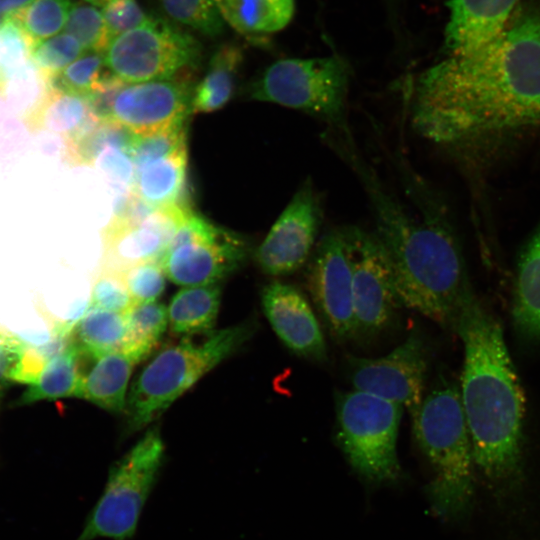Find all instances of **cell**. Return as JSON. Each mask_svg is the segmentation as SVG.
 Returning a JSON list of instances; mask_svg holds the SVG:
<instances>
[{
    "instance_id": "obj_1",
    "label": "cell",
    "mask_w": 540,
    "mask_h": 540,
    "mask_svg": "<svg viewBox=\"0 0 540 540\" xmlns=\"http://www.w3.org/2000/svg\"><path fill=\"white\" fill-rule=\"evenodd\" d=\"M410 102L415 130L454 150L540 130V0H520L491 41L423 71Z\"/></svg>"
},
{
    "instance_id": "obj_2",
    "label": "cell",
    "mask_w": 540,
    "mask_h": 540,
    "mask_svg": "<svg viewBox=\"0 0 540 540\" xmlns=\"http://www.w3.org/2000/svg\"><path fill=\"white\" fill-rule=\"evenodd\" d=\"M329 146L355 172L369 199L374 234L390 262L402 306L454 329L472 293L464 259L444 206L417 179L409 180L418 213L409 212L363 159L352 137H336Z\"/></svg>"
},
{
    "instance_id": "obj_3",
    "label": "cell",
    "mask_w": 540,
    "mask_h": 540,
    "mask_svg": "<svg viewBox=\"0 0 540 540\" xmlns=\"http://www.w3.org/2000/svg\"><path fill=\"white\" fill-rule=\"evenodd\" d=\"M454 331L464 348L460 397L474 466L492 496L505 503L523 489L525 392L499 322L473 293Z\"/></svg>"
},
{
    "instance_id": "obj_4",
    "label": "cell",
    "mask_w": 540,
    "mask_h": 540,
    "mask_svg": "<svg viewBox=\"0 0 540 540\" xmlns=\"http://www.w3.org/2000/svg\"><path fill=\"white\" fill-rule=\"evenodd\" d=\"M412 431L430 469L425 493L433 511L447 522L465 521L474 503L475 466L459 388L454 383L441 380L425 395Z\"/></svg>"
},
{
    "instance_id": "obj_5",
    "label": "cell",
    "mask_w": 540,
    "mask_h": 540,
    "mask_svg": "<svg viewBox=\"0 0 540 540\" xmlns=\"http://www.w3.org/2000/svg\"><path fill=\"white\" fill-rule=\"evenodd\" d=\"M251 322L167 346L142 369L126 401V431L136 432L158 418L177 398L207 372L233 354L253 334Z\"/></svg>"
},
{
    "instance_id": "obj_6",
    "label": "cell",
    "mask_w": 540,
    "mask_h": 540,
    "mask_svg": "<svg viewBox=\"0 0 540 540\" xmlns=\"http://www.w3.org/2000/svg\"><path fill=\"white\" fill-rule=\"evenodd\" d=\"M349 82L350 69L339 56L287 58L268 66L249 86L248 95L305 112L328 129L346 131Z\"/></svg>"
},
{
    "instance_id": "obj_7",
    "label": "cell",
    "mask_w": 540,
    "mask_h": 540,
    "mask_svg": "<svg viewBox=\"0 0 540 540\" xmlns=\"http://www.w3.org/2000/svg\"><path fill=\"white\" fill-rule=\"evenodd\" d=\"M403 409L358 390L336 396L338 444L366 484H394L402 477L397 437Z\"/></svg>"
},
{
    "instance_id": "obj_8",
    "label": "cell",
    "mask_w": 540,
    "mask_h": 540,
    "mask_svg": "<svg viewBox=\"0 0 540 540\" xmlns=\"http://www.w3.org/2000/svg\"><path fill=\"white\" fill-rule=\"evenodd\" d=\"M165 446L151 429L109 469L102 495L77 540H130L142 509L159 477Z\"/></svg>"
},
{
    "instance_id": "obj_9",
    "label": "cell",
    "mask_w": 540,
    "mask_h": 540,
    "mask_svg": "<svg viewBox=\"0 0 540 540\" xmlns=\"http://www.w3.org/2000/svg\"><path fill=\"white\" fill-rule=\"evenodd\" d=\"M103 54L115 78L137 83L175 78L195 68L201 45L172 23L149 17L137 28L112 38Z\"/></svg>"
},
{
    "instance_id": "obj_10",
    "label": "cell",
    "mask_w": 540,
    "mask_h": 540,
    "mask_svg": "<svg viewBox=\"0 0 540 540\" xmlns=\"http://www.w3.org/2000/svg\"><path fill=\"white\" fill-rule=\"evenodd\" d=\"M252 252L243 235L189 211L160 263L167 278L183 287L219 284L242 267Z\"/></svg>"
},
{
    "instance_id": "obj_11",
    "label": "cell",
    "mask_w": 540,
    "mask_h": 540,
    "mask_svg": "<svg viewBox=\"0 0 540 540\" xmlns=\"http://www.w3.org/2000/svg\"><path fill=\"white\" fill-rule=\"evenodd\" d=\"M192 88L184 78L137 83L116 80L91 99L99 119L133 134H148L184 123L191 112Z\"/></svg>"
},
{
    "instance_id": "obj_12",
    "label": "cell",
    "mask_w": 540,
    "mask_h": 540,
    "mask_svg": "<svg viewBox=\"0 0 540 540\" xmlns=\"http://www.w3.org/2000/svg\"><path fill=\"white\" fill-rule=\"evenodd\" d=\"M189 211L187 205L152 208L129 193L101 232L100 267L121 272L160 261Z\"/></svg>"
},
{
    "instance_id": "obj_13",
    "label": "cell",
    "mask_w": 540,
    "mask_h": 540,
    "mask_svg": "<svg viewBox=\"0 0 540 540\" xmlns=\"http://www.w3.org/2000/svg\"><path fill=\"white\" fill-rule=\"evenodd\" d=\"M352 269L356 335L374 336L388 328L402 306L387 254L374 232L342 228Z\"/></svg>"
},
{
    "instance_id": "obj_14",
    "label": "cell",
    "mask_w": 540,
    "mask_h": 540,
    "mask_svg": "<svg viewBox=\"0 0 540 540\" xmlns=\"http://www.w3.org/2000/svg\"><path fill=\"white\" fill-rule=\"evenodd\" d=\"M354 390L401 405L412 422L425 397L426 351L420 336L411 332L400 345L379 358L348 357Z\"/></svg>"
},
{
    "instance_id": "obj_15",
    "label": "cell",
    "mask_w": 540,
    "mask_h": 540,
    "mask_svg": "<svg viewBox=\"0 0 540 540\" xmlns=\"http://www.w3.org/2000/svg\"><path fill=\"white\" fill-rule=\"evenodd\" d=\"M307 288L330 334L339 341L355 338L352 269L342 228L317 243L306 271Z\"/></svg>"
},
{
    "instance_id": "obj_16",
    "label": "cell",
    "mask_w": 540,
    "mask_h": 540,
    "mask_svg": "<svg viewBox=\"0 0 540 540\" xmlns=\"http://www.w3.org/2000/svg\"><path fill=\"white\" fill-rule=\"evenodd\" d=\"M323 220V205L311 179H306L254 252L267 275L285 276L301 268L313 251Z\"/></svg>"
},
{
    "instance_id": "obj_17",
    "label": "cell",
    "mask_w": 540,
    "mask_h": 540,
    "mask_svg": "<svg viewBox=\"0 0 540 540\" xmlns=\"http://www.w3.org/2000/svg\"><path fill=\"white\" fill-rule=\"evenodd\" d=\"M261 304L274 332L288 349L313 361L327 358L319 322L305 295L297 287L273 281L263 287Z\"/></svg>"
},
{
    "instance_id": "obj_18",
    "label": "cell",
    "mask_w": 540,
    "mask_h": 540,
    "mask_svg": "<svg viewBox=\"0 0 540 540\" xmlns=\"http://www.w3.org/2000/svg\"><path fill=\"white\" fill-rule=\"evenodd\" d=\"M520 0H449L445 29L446 55L478 49L503 29Z\"/></svg>"
},
{
    "instance_id": "obj_19",
    "label": "cell",
    "mask_w": 540,
    "mask_h": 540,
    "mask_svg": "<svg viewBox=\"0 0 540 540\" xmlns=\"http://www.w3.org/2000/svg\"><path fill=\"white\" fill-rule=\"evenodd\" d=\"M99 120L91 99L49 84L25 114V121L32 130L56 134L65 142L79 136Z\"/></svg>"
},
{
    "instance_id": "obj_20",
    "label": "cell",
    "mask_w": 540,
    "mask_h": 540,
    "mask_svg": "<svg viewBox=\"0 0 540 540\" xmlns=\"http://www.w3.org/2000/svg\"><path fill=\"white\" fill-rule=\"evenodd\" d=\"M187 146L180 145L170 153L135 168L130 193L152 208L186 205L184 190Z\"/></svg>"
},
{
    "instance_id": "obj_21",
    "label": "cell",
    "mask_w": 540,
    "mask_h": 540,
    "mask_svg": "<svg viewBox=\"0 0 540 540\" xmlns=\"http://www.w3.org/2000/svg\"><path fill=\"white\" fill-rule=\"evenodd\" d=\"M140 361L127 350L108 353L94 360L84 372L76 397L113 413L126 407V392L134 367Z\"/></svg>"
},
{
    "instance_id": "obj_22",
    "label": "cell",
    "mask_w": 540,
    "mask_h": 540,
    "mask_svg": "<svg viewBox=\"0 0 540 540\" xmlns=\"http://www.w3.org/2000/svg\"><path fill=\"white\" fill-rule=\"evenodd\" d=\"M512 317L517 330L524 336L540 339V226L518 259Z\"/></svg>"
},
{
    "instance_id": "obj_23",
    "label": "cell",
    "mask_w": 540,
    "mask_h": 540,
    "mask_svg": "<svg viewBox=\"0 0 540 540\" xmlns=\"http://www.w3.org/2000/svg\"><path fill=\"white\" fill-rule=\"evenodd\" d=\"M220 299L219 284L183 287L167 307L170 329L177 335L186 336L211 333L216 324Z\"/></svg>"
},
{
    "instance_id": "obj_24",
    "label": "cell",
    "mask_w": 540,
    "mask_h": 540,
    "mask_svg": "<svg viewBox=\"0 0 540 540\" xmlns=\"http://www.w3.org/2000/svg\"><path fill=\"white\" fill-rule=\"evenodd\" d=\"M220 12L237 32L262 37L285 28L294 14V0H220Z\"/></svg>"
},
{
    "instance_id": "obj_25",
    "label": "cell",
    "mask_w": 540,
    "mask_h": 540,
    "mask_svg": "<svg viewBox=\"0 0 540 540\" xmlns=\"http://www.w3.org/2000/svg\"><path fill=\"white\" fill-rule=\"evenodd\" d=\"M127 321L123 313L89 308L76 322L72 341L93 361L108 353L126 350Z\"/></svg>"
},
{
    "instance_id": "obj_26",
    "label": "cell",
    "mask_w": 540,
    "mask_h": 540,
    "mask_svg": "<svg viewBox=\"0 0 540 540\" xmlns=\"http://www.w3.org/2000/svg\"><path fill=\"white\" fill-rule=\"evenodd\" d=\"M241 62V51L232 44L221 46L213 54L205 76L194 89L191 113L216 111L231 99Z\"/></svg>"
},
{
    "instance_id": "obj_27",
    "label": "cell",
    "mask_w": 540,
    "mask_h": 540,
    "mask_svg": "<svg viewBox=\"0 0 540 540\" xmlns=\"http://www.w3.org/2000/svg\"><path fill=\"white\" fill-rule=\"evenodd\" d=\"M83 357L80 349L71 341L62 352L46 363L38 379L22 395L20 403L76 397L84 373L80 364Z\"/></svg>"
},
{
    "instance_id": "obj_28",
    "label": "cell",
    "mask_w": 540,
    "mask_h": 540,
    "mask_svg": "<svg viewBox=\"0 0 540 540\" xmlns=\"http://www.w3.org/2000/svg\"><path fill=\"white\" fill-rule=\"evenodd\" d=\"M116 80L106 65L104 54L90 51L66 67L49 85L92 99Z\"/></svg>"
},
{
    "instance_id": "obj_29",
    "label": "cell",
    "mask_w": 540,
    "mask_h": 540,
    "mask_svg": "<svg viewBox=\"0 0 540 540\" xmlns=\"http://www.w3.org/2000/svg\"><path fill=\"white\" fill-rule=\"evenodd\" d=\"M127 347L141 362L156 347L169 326L168 310L160 302L135 304L125 313Z\"/></svg>"
},
{
    "instance_id": "obj_30",
    "label": "cell",
    "mask_w": 540,
    "mask_h": 540,
    "mask_svg": "<svg viewBox=\"0 0 540 540\" xmlns=\"http://www.w3.org/2000/svg\"><path fill=\"white\" fill-rule=\"evenodd\" d=\"M72 6V0H32L6 16L19 25L34 48L63 31Z\"/></svg>"
},
{
    "instance_id": "obj_31",
    "label": "cell",
    "mask_w": 540,
    "mask_h": 540,
    "mask_svg": "<svg viewBox=\"0 0 540 540\" xmlns=\"http://www.w3.org/2000/svg\"><path fill=\"white\" fill-rule=\"evenodd\" d=\"M63 32L73 36L85 52L104 53L112 39L102 11L85 2L73 3Z\"/></svg>"
},
{
    "instance_id": "obj_32",
    "label": "cell",
    "mask_w": 540,
    "mask_h": 540,
    "mask_svg": "<svg viewBox=\"0 0 540 540\" xmlns=\"http://www.w3.org/2000/svg\"><path fill=\"white\" fill-rule=\"evenodd\" d=\"M165 13L173 20L206 36L219 35L224 19L215 0H159Z\"/></svg>"
},
{
    "instance_id": "obj_33",
    "label": "cell",
    "mask_w": 540,
    "mask_h": 540,
    "mask_svg": "<svg viewBox=\"0 0 540 540\" xmlns=\"http://www.w3.org/2000/svg\"><path fill=\"white\" fill-rule=\"evenodd\" d=\"M84 53L85 50L73 36L61 32L34 46L31 59L49 84Z\"/></svg>"
},
{
    "instance_id": "obj_34",
    "label": "cell",
    "mask_w": 540,
    "mask_h": 540,
    "mask_svg": "<svg viewBox=\"0 0 540 540\" xmlns=\"http://www.w3.org/2000/svg\"><path fill=\"white\" fill-rule=\"evenodd\" d=\"M33 45L10 17L1 23L0 81L4 83L22 74L32 63Z\"/></svg>"
},
{
    "instance_id": "obj_35",
    "label": "cell",
    "mask_w": 540,
    "mask_h": 540,
    "mask_svg": "<svg viewBox=\"0 0 540 540\" xmlns=\"http://www.w3.org/2000/svg\"><path fill=\"white\" fill-rule=\"evenodd\" d=\"M134 305L120 272L99 267L93 278L88 307L125 314Z\"/></svg>"
},
{
    "instance_id": "obj_36",
    "label": "cell",
    "mask_w": 540,
    "mask_h": 540,
    "mask_svg": "<svg viewBox=\"0 0 540 540\" xmlns=\"http://www.w3.org/2000/svg\"><path fill=\"white\" fill-rule=\"evenodd\" d=\"M135 304L156 301L166 285V274L159 260L130 266L120 272Z\"/></svg>"
},
{
    "instance_id": "obj_37",
    "label": "cell",
    "mask_w": 540,
    "mask_h": 540,
    "mask_svg": "<svg viewBox=\"0 0 540 540\" xmlns=\"http://www.w3.org/2000/svg\"><path fill=\"white\" fill-rule=\"evenodd\" d=\"M101 11L111 38L137 28L149 18L136 0H113Z\"/></svg>"
},
{
    "instance_id": "obj_38",
    "label": "cell",
    "mask_w": 540,
    "mask_h": 540,
    "mask_svg": "<svg viewBox=\"0 0 540 540\" xmlns=\"http://www.w3.org/2000/svg\"><path fill=\"white\" fill-rule=\"evenodd\" d=\"M109 180L131 189L135 167L128 150L121 147H109L98 157L95 164Z\"/></svg>"
},
{
    "instance_id": "obj_39",
    "label": "cell",
    "mask_w": 540,
    "mask_h": 540,
    "mask_svg": "<svg viewBox=\"0 0 540 540\" xmlns=\"http://www.w3.org/2000/svg\"><path fill=\"white\" fill-rule=\"evenodd\" d=\"M26 346L25 340L0 330V386L13 381Z\"/></svg>"
},
{
    "instance_id": "obj_40",
    "label": "cell",
    "mask_w": 540,
    "mask_h": 540,
    "mask_svg": "<svg viewBox=\"0 0 540 540\" xmlns=\"http://www.w3.org/2000/svg\"><path fill=\"white\" fill-rule=\"evenodd\" d=\"M32 0H0V17H5L24 7Z\"/></svg>"
},
{
    "instance_id": "obj_41",
    "label": "cell",
    "mask_w": 540,
    "mask_h": 540,
    "mask_svg": "<svg viewBox=\"0 0 540 540\" xmlns=\"http://www.w3.org/2000/svg\"><path fill=\"white\" fill-rule=\"evenodd\" d=\"M82 1L85 3L91 4L95 7L103 8L104 6L112 2L113 0H82Z\"/></svg>"
},
{
    "instance_id": "obj_42",
    "label": "cell",
    "mask_w": 540,
    "mask_h": 540,
    "mask_svg": "<svg viewBox=\"0 0 540 540\" xmlns=\"http://www.w3.org/2000/svg\"><path fill=\"white\" fill-rule=\"evenodd\" d=\"M4 97H5L4 86H3L2 82H0V119H1V116H2V108H3V103H4Z\"/></svg>"
},
{
    "instance_id": "obj_43",
    "label": "cell",
    "mask_w": 540,
    "mask_h": 540,
    "mask_svg": "<svg viewBox=\"0 0 540 540\" xmlns=\"http://www.w3.org/2000/svg\"><path fill=\"white\" fill-rule=\"evenodd\" d=\"M0 49H1V24H0Z\"/></svg>"
},
{
    "instance_id": "obj_44",
    "label": "cell",
    "mask_w": 540,
    "mask_h": 540,
    "mask_svg": "<svg viewBox=\"0 0 540 540\" xmlns=\"http://www.w3.org/2000/svg\"><path fill=\"white\" fill-rule=\"evenodd\" d=\"M217 2V4L219 3L220 0H215Z\"/></svg>"
}]
</instances>
